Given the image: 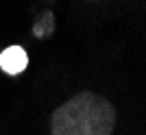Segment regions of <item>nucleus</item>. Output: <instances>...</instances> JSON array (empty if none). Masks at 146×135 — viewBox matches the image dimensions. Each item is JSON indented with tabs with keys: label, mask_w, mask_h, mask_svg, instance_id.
Here are the masks:
<instances>
[{
	"label": "nucleus",
	"mask_w": 146,
	"mask_h": 135,
	"mask_svg": "<svg viewBox=\"0 0 146 135\" xmlns=\"http://www.w3.org/2000/svg\"><path fill=\"white\" fill-rule=\"evenodd\" d=\"M113 126V105L94 92L72 96L50 118V135H111Z\"/></svg>",
	"instance_id": "nucleus-1"
},
{
	"label": "nucleus",
	"mask_w": 146,
	"mask_h": 135,
	"mask_svg": "<svg viewBox=\"0 0 146 135\" xmlns=\"http://www.w3.org/2000/svg\"><path fill=\"white\" fill-rule=\"evenodd\" d=\"M29 66V55L22 46H9L0 52V70L9 76H18Z\"/></svg>",
	"instance_id": "nucleus-2"
}]
</instances>
